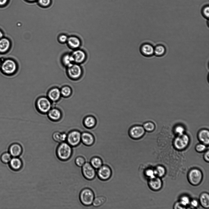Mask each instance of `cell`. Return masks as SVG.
<instances>
[{
    "mask_svg": "<svg viewBox=\"0 0 209 209\" xmlns=\"http://www.w3.org/2000/svg\"><path fill=\"white\" fill-rule=\"evenodd\" d=\"M73 153V147L65 141L60 143L56 148L57 157L62 161L69 160L71 157Z\"/></svg>",
    "mask_w": 209,
    "mask_h": 209,
    "instance_id": "6da1fadb",
    "label": "cell"
},
{
    "mask_svg": "<svg viewBox=\"0 0 209 209\" xmlns=\"http://www.w3.org/2000/svg\"><path fill=\"white\" fill-rule=\"evenodd\" d=\"M79 199L81 204L85 206L88 207L92 204L95 197L93 190L88 188L83 189L80 192Z\"/></svg>",
    "mask_w": 209,
    "mask_h": 209,
    "instance_id": "7a4b0ae2",
    "label": "cell"
},
{
    "mask_svg": "<svg viewBox=\"0 0 209 209\" xmlns=\"http://www.w3.org/2000/svg\"><path fill=\"white\" fill-rule=\"evenodd\" d=\"M52 102L45 96H41L37 99L35 107L38 111L42 114H46L52 108Z\"/></svg>",
    "mask_w": 209,
    "mask_h": 209,
    "instance_id": "3957f363",
    "label": "cell"
},
{
    "mask_svg": "<svg viewBox=\"0 0 209 209\" xmlns=\"http://www.w3.org/2000/svg\"><path fill=\"white\" fill-rule=\"evenodd\" d=\"M67 73L70 79L77 80L81 78L83 69L79 64L74 63L67 67Z\"/></svg>",
    "mask_w": 209,
    "mask_h": 209,
    "instance_id": "277c9868",
    "label": "cell"
},
{
    "mask_svg": "<svg viewBox=\"0 0 209 209\" xmlns=\"http://www.w3.org/2000/svg\"><path fill=\"white\" fill-rule=\"evenodd\" d=\"M81 134L76 129L70 131L67 134L66 142L72 147L78 146L81 142Z\"/></svg>",
    "mask_w": 209,
    "mask_h": 209,
    "instance_id": "5b68a950",
    "label": "cell"
},
{
    "mask_svg": "<svg viewBox=\"0 0 209 209\" xmlns=\"http://www.w3.org/2000/svg\"><path fill=\"white\" fill-rule=\"evenodd\" d=\"M1 68L2 72L5 74L11 75L14 74L17 71V65L13 60L7 59L2 63Z\"/></svg>",
    "mask_w": 209,
    "mask_h": 209,
    "instance_id": "8992f818",
    "label": "cell"
},
{
    "mask_svg": "<svg viewBox=\"0 0 209 209\" xmlns=\"http://www.w3.org/2000/svg\"><path fill=\"white\" fill-rule=\"evenodd\" d=\"M81 172L84 178L89 181L93 180L96 175L95 169L89 162H85L82 166Z\"/></svg>",
    "mask_w": 209,
    "mask_h": 209,
    "instance_id": "52a82bcc",
    "label": "cell"
},
{
    "mask_svg": "<svg viewBox=\"0 0 209 209\" xmlns=\"http://www.w3.org/2000/svg\"><path fill=\"white\" fill-rule=\"evenodd\" d=\"M145 130L143 126L135 125L131 126L129 130V134L131 138L137 140L142 138L144 135Z\"/></svg>",
    "mask_w": 209,
    "mask_h": 209,
    "instance_id": "ba28073f",
    "label": "cell"
},
{
    "mask_svg": "<svg viewBox=\"0 0 209 209\" xmlns=\"http://www.w3.org/2000/svg\"><path fill=\"white\" fill-rule=\"evenodd\" d=\"M96 174L99 179L106 181L110 179L111 177L112 170L108 165L104 164L98 169Z\"/></svg>",
    "mask_w": 209,
    "mask_h": 209,
    "instance_id": "9c48e42d",
    "label": "cell"
},
{
    "mask_svg": "<svg viewBox=\"0 0 209 209\" xmlns=\"http://www.w3.org/2000/svg\"><path fill=\"white\" fill-rule=\"evenodd\" d=\"M189 142L188 136L184 133L177 135L174 141V145L176 148L178 150H182L185 148L188 145Z\"/></svg>",
    "mask_w": 209,
    "mask_h": 209,
    "instance_id": "30bf717a",
    "label": "cell"
},
{
    "mask_svg": "<svg viewBox=\"0 0 209 209\" xmlns=\"http://www.w3.org/2000/svg\"><path fill=\"white\" fill-rule=\"evenodd\" d=\"M188 177L190 182L192 185H197L200 184L202 178V174L199 170L194 169L189 172Z\"/></svg>",
    "mask_w": 209,
    "mask_h": 209,
    "instance_id": "8fae6325",
    "label": "cell"
},
{
    "mask_svg": "<svg viewBox=\"0 0 209 209\" xmlns=\"http://www.w3.org/2000/svg\"><path fill=\"white\" fill-rule=\"evenodd\" d=\"M71 54L74 63L80 64L83 63L86 59L87 54L82 50L78 48L74 50Z\"/></svg>",
    "mask_w": 209,
    "mask_h": 209,
    "instance_id": "7c38bea8",
    "label": "cell"
},
{
    "mask_svg": "<svg viewBox=\"0 0 209 209\" xmlns=\"http://www.w3.org/2000/svg\"><path fill=\"white\" fill-rule=\"evenodd\" d=\"M154 47L151 44L145 43L140 46V50L141 54L146 57H150L154 54Z\"/></svg>",
    "mask_w": 209,
    "mask_h": 209,
    "instance_id": "4fadbf2b",
    "label": "cell"
},
{
    "mask_svg": "<svg viewBox=\"0 0 209 209\" xmlns=\"http://www.w3.org/2000/svg\"><path fill=\"white\" fill-rule=\"evenodd\" d=\"M61 96L60 89L57 87L51 88L47 93V97L52 102L58 101Z\"/></svg>",
    "mask_w": 209,
    "mask_h": 209,
    "instance_id": "5bb4252c",
    "label": "cell"
},
{
    "mask_svg": "<svg viewBox=\"0 0 209 209\" xmlns=\"http://www.w3.org/2000/svg\"><path fill=\"white\" fill-rule=\"evenodd\" d=\"M95 140L94 137L91 133L86 131L81 132V142L85 146H92L94 143Z\"/></svg>",
    "mask_w": 209,
    "mask_h": 209,
    "instance_id": "9a60e30c",
    "label": "cell"
},
{
    "mask_svg": "<svg viewBox=\"0 0 209 209\" xmlns=\"http://www.w3.org/2000/svg\"><path fill=\"white\" fill-rule=\"evenodd\" d=\"M9 152L12 157H19L22 154L23 148L18 143H14L11 144L9 147Z\"/></svg>",
    "mask_w": 209,
    "mask_h": 209,
    "instance_id": "2e32d148",
    "label": "cell"
},
{
    "mask_svg": "<svg viewBox=\"0 0 209 209\" xmlns=\"http://www.w3.org/2000/svg\"><path fill=\"white\" fill-rule=\"evenodd\" d=\"M47 117L52 121L57 122L62 118L61 111L57 108H52L47 113Z\"/></svg>",
    "mask_w": 209,
    "mask_h": 209,
    "instance_id": "e0dca14e",
    "label": "cell"
},
{
    "mask_svg": "<svg viewBox=\"0 0 209 209\" xmlns=\"http://www.w3.org/2000/svg\"><path fill=\"white\" fill-rule=\"evenodd\" d=\"M9 165L11 170L17 171L22 168L23 163L21 159L18 157H13L9 163Z\"/></svg>",
    "mask_w": 209,
    "mask_h": 209,
    "instance_id": "ac0fdd59",
    "label": "cell"
},
{
    "mask_svg": "<svg viewBox=\"0 0 209 209\" xmlns=\"http://www.w3.org/2000/svg\"><path fill=\"white\" fill-rule=\"evenodd\" d=\"M66 43L69 48L74 50L78 49L81 44V40L79 38L75 35L68 37Z\"/></svg>",
    "mask_w": 209,
    "mask_h": 209,
    "instance_id": "d6986e66",
    "label": "cell"
},
{
    "mask_svg": "<svg viewBox=\"0 0 209 209\" xmlns=\"http://www.w3.org/2000/svg\"><path fill=\"white\" fill-rule=\"evenodd\" d=\"M82 123L85 128L91 129L94 128L96 125V120L94 116L89 115L85 116L83 118Z\"/></svg>",
    "mask_w": 209,
    "mask_h": 209,
    "instance_id": "ffe728a7",
    "label": "cell"
},
{
    "mask_svg": "<svg viewBox=\"0 0 209 209\" xmlns=\"http://www.w3.org/2000/svg\"><path fill=\"white\" fill-rule=\"evenodd\" d=\"M198 137L199 140L205 145L209 143V132L208 130L202 129L198 132Z\"/></svg>",
    "mask_w": 209,
    "mask_h": 209,
    "instance_id": "44dd1931",
    "label": "cell"
},
{
    "mask_svg": "<svg viewBox=\"0 0 209 209\" xmlns=\"http://www.w3.org/2000/svg\"><path fill=\"white\" fill-rule=\"evenodd\" d=\"M149 185L153 190H157L160 189L162 185V181L159 177H155L150 179L149 181Z\"/></svg>",
    "mask_w": 209,
    "mask_h": 209,
    "instance_id": "7402d4cb",
    "label": "cell"
},
{
    "mask_svg": "<svg viewBox=\"0 0 209 209\" xmlns=\"http://www.w3.org/2000/svg\"><path fill=\"white\" fill-rule=\"evenodd\" d=\"M10 45V42L8 39L3 37L0 39V52L4 53L7 52Z\"/></svg>",
    "mask_w": 209,
    "mask_h": 209,
    "instance_id": "603a6c76",
    "label": "cell"
},
{
    "mask_svg": "<svg viewBox=\"0 0 209 209\" xmlns=\"http://www.w3.org/2000/svg\"><path fill=\"white\" fill-rule=\"evenodd\" d=\"M61 62L62 64L66 67L74 63L73 58L71 54L66 53L62 57Z\"/></svg>",
    "mask_w": 209,
    "mask_h": 209,
    "instance_id": "cb8c5ba5",
    "label": "cell"
},
{
    "mask_svg": "<svg viewBox=\"0 0 209 209\" xmlns=\"http://www.w3.org/2000/svg\"><path fill=\"white\" fill-rule=\"evenodd\" d=\"M166 52V48L162 44L157 45L154 47V54L157 57H160L164 56Z\"/></svg>",
    "mask_w": 209,
    "mask_h": 209,
    "instance_id": "d4e9b609",
    "label": "cell"
},
{
    "mask_svg": "<svg viewBox=\"0 0 209 209\" xmlns=\"http://www.w3.org/2000/svg\"><path fill=\"white\" fill-rule=\"evenodd\" d=\"M90 163L95 169H98L103 164L101 158L97 156H94L92 157Z\"/></svg>",
    "mask_w": 209,
    "mask_h": 209,
    "instance_id": "484cf974",
    "label": "cell"
},
{
    "mask_svg": "<svg viewBox=\"0 0 209 209\" xmlns=\"http://www.w3.org/2000/svg\"><path fill=\"white\" fill-rule=\"evenodd\" d=\"M52 137L55 142L60 143L65 141V136L64 132L57 131L52 134Z\"/></svg>",
    "mask_w": 209,
    "mask_h": 209,
    "instance_id": "4316f807",
    "label": "cell"
},
{
    "mask_svg": "<svg viewBox=\"0 0 209 209\" xmlns=\"http://www.w3.org/2000/svg\"><path fill=\"white\" fill-rule=\"evenodd\" d=\"M106 197L103 196L95 197L92 205L95 207H100L106 202Z\"/></svg>",
    "mask_w": 209,
    "mask_h": 209,
    "instance_id": "83f0119b",
    "label": "cell"
},
{
    "mask_svg": "<svg viewBox=\"0 0 209 209\" xmlns=\"http://www.w3.org/2000/svg\"><path fill=\"white\" fill-rule=\"evenodd\" d=\"M200 201L201 205L205 208L209 207V196L206 193L201 194L200 196Z\"/></svg>",
    "mask_w": 209,
    "mask_h": 209,
    "instance_id": "f1b7e54d",
    "label": "cell"
},
{
    "mask_svg": "<svg viewBox=\"0 0 209 209\" xmlns=\"http://www.w3.org/2000/svg\"><path fill=\"white\" fill-rule=\"evenodd\" d=\"M62 96L67 98L70 96L73 93L71 88L68 85H65L60 89Z\"/></svg>",
    "mask_w": 209,
    "mask_h": 209,
    "instance_id": "f546056e",
    "label": "cell"
},
{
    "mask_svg": "<svg viewBox=\"0 0 209 209\" xmlns=\"http://www.w3.org/2000/svg\"><path fill=\"white\" fill-rule=\"evenodd\" d=\"M12 156L9 152L3 153L0 156L1 162L4 164L9 163L12 158Z\"/></svg>",
    "mask_w": 209,
    "mask_h": 209,
    "instance_id": "4dcf8cb0",
    "label": "cell"
},
{
    "mask_svg": "<svg viewBox=\"0 0 209 209\" xmlns=\"http://www.w3.org/2000/svg\"><path fill=\"white\" fill-rule=\"evenodd\" d=\"M143 126L145 131L148 132L153 131L155 127L154 123L150 121L144 123L143 124Z\"/></svg>",
    "mask_w": 209,
    "mask_h": 209,
    "instance_id": "1f68e13d",
    "label": "cell"
},
{
    "mask_svg": "<svg viewBox=\"0 0 209 209\" xmlns=\"http://www.w3.org/2000/svg\"><path fill=\"white\" fill-rule=\"evenodd\" d=\"M154 171L155 176L159 177L163 176L165 174L166 172L165 168L160 166H157Z\"/></svg>",
    "mask_w": 209,
    "mask_h": 209,
    "instance_id": "d6a6232c",
    "label": "cell"
},
{
    "mask_svg": "<svg viewBox=\"0 0 209 209\" xmlns=\"http://www.w3.org/2000/svg\"><path fill=\"white\" fill-rule=\"evenodd\" d=\"M74 162L77 166L81 167L86 162V160L83 156L79 155L75 159Z\"/></svg>",
    "mask_w": 209,
    "mask_h": 209,
    "instance_id": "836d02e7",
    "label": "cell"
},
{
    "mask_svg": "<svg viewBox=\"0 0 209 209\" xmlns=\"http://www.w3.org/2000/svg\"><path fill=\"white\" fill-rule=\"evenodd\" d=\"M185 131V128L183 126L181 125H178L175 127L174 131H173L177 136L184 134Z\"/></svg>",
    "mask_w": 209,
    "mask_h": 209,
    "instance_id": "e575fe53",
    "label": "cell"
},
{
    "mask_svg": "<svg viewBox=\"0 0 209 209\" xmlns=\"http://www.w3.org/2000/svg\"><path fill=\"white\" fill-rule=\"evenodd\" d=\"M189 198L186 196H184L181 197L180 202L184 207H185L189 203Z\"/></svg>",
    "mask_w": 209,
    "mask_h": 209,
    "instance_id": "d590c367",
    "label": "cell"
},
{
    "mask_svg": "<svg viewBox=\"0 0 209 209\" xmlns=\"http://www.w3.org/2000/svg\"><path fill=\"white\" fill-rule=\"evenodd\" d=\"M68 36L65 34H61L58 37V40L61 43H66Z\"/></svg>",
    "mask_w": 209,
    "mask_h": 209,
    "instance_id": "8d00e7d4",
    "label": "cell"
},
{
    "mask_svg": "<svg viewBox=\"0 0 209 209\" xmlns=\"http://www.w3.org/2000/svg\"><path fill=\"white\" fill-rule=\"evenodd\" d=\"M145 174L148 177L151 179L155 177V175L154 170L149 169L147 170L145 172Z\"/></svg>",
    "mask_w": 209,
    "mask_h": 209,
    "instance_id": "74e56055",
    "label": "cell"
},
{
    "mask_svg": "<svg viewBox=\"0 0 209 209\" xmlns=\"http://www.w3.org/2000/svg\"><path fill=\"white\" fill-rule=\"evenodd\" d=\"M206 148L205 145L203 144H199L196 147V149L198 152H203L205 150Z\"/></svg>",
    "mask_w": 209,
    "mask_h": 209,
    "instance_id": "f35d334b",
    "label": "cell"
},
{
    "mask_svg": "<svg viewBox=\"0 0 209 209\" xmlns=\"http://www.w3.org/2000/svg\"><path fill=\"white\" fill-rule=\"evenodd\" d=\"M51 0H38L39 5L43 7L49 6L51 3Z\"/></svg>",
    "mask_w": 209,
    "mask_h": 209,
    "instance_id": "ab89813d",
    "label": "cell"
},
{
    "mask_svg": "<svg viewBox=\"0 0 209 209\" xmlns=\"http://www.w3.org/2000/svg\"><path fill=\"white\" fill-rule=\"evenodd\" d=\"M202 13L204 17L207 19H208L209 17V7L207 6L203 9Z\"/></svg>",
    "mask_w": 209,
    "mask_h": 209,
    "instance_id": "60d3db41",
    "label": "cell"
},
{
    "mask_svg": "<svg viewBox=\"0 0 209 209\" xmlns=\"http://www.w3.org/2000/svg\"><path fill=\"white\" fill-rule=\"evenodd\" d=\"M185 208L180 202H177L174 206V208L175 209H185Z\"/></svg>",
    "mask_w": 209,
    "mask_h": 209,
    "instance_id": "b9f144b4",
    "label": "cell"
},
{
    "mask_svg": "<svg viewBox=\"0 0 209 209\" xmlns=\"http://www.w3.org/2000/svg\"><path fill=\"white\" fill-rule=\"evenodd\" d=\"M204 158L205 161L208 162L209 161V151H207L204 155Z\"/></svg>",
    "mask_w": 209,
    "mask_h": 209,
    "instance_id": "7bdbcfd3",
    "label": "cell"
},
{
    "mask_svg": "<svg viewBox=\"0 0 209 209\" xmlns=\"http://www.w3.org/2000/svg\"><path fill=\"white\" fill-rule=\"evenodd\" d=\"M192 207H197L198 205V201L196 200H193L190 203Z\"/></svg>",
    "mask_w": 209,
    "mask_h": 209,
    "instance_id": "ee69618b",
    "label": "cell"
},
{
    "mask_svg": "<svg viewBox=\"0 0 209 209\" xmlns=\"http://www.w3.org/2000/svg\"><path fill=\"white\" fill-rule=\"evenodd\" d=\"M7 0H0V5H3L4 4L7 2Z\"/></svg>",
    "mask_w": 209,
    "mask_h": 209,
    "instance_id": "f6af8a7d",
    "label": "cell"
},
{
    "mask_svg": "<svg viewBox=\"0 0 209 209\" xmlns=\"http://www.w3.org/2000/svg\"><path fill=\"white\" fill-rule=\"evenodd\" d=\"M3 34L2 32L0 30V39L3 38Z\"/></svg>",
    "mask_w": 209,
    "mask_h": 209,
    "instance_id": "bcb514c9",
    "label": "cell"
},
{
    "mask_svg": "<svg viewBox=\"0 0 209 209\" xmlns=\"http://www.w3.org/2000/svg\"><path fill=\"white\" fill-rule=\"evenodd\" d=\"M27 1H30V2H33V1H36V0H27Z\"/></svg>",
    "mask_w": 209,
    "mask_h": 209,
    "instance_id": "7dc6e473",
    "label": "cell"
},
{
    "mask_svg": "<svg viewBox=\"0 0 209 209\" xmlns=\"http://www.w3.org/2000/svg\"><path fill=\"white\" fill-rule=\"evenodd\" d=\"M2 63L1 62V61H0V68H1V65H2Z\"/></svg>",
    "mask_w": 209,
    "mask_h": 209,
    "instance_id": "c3c4849f",
    "label": "cell"
}]
</instances>
